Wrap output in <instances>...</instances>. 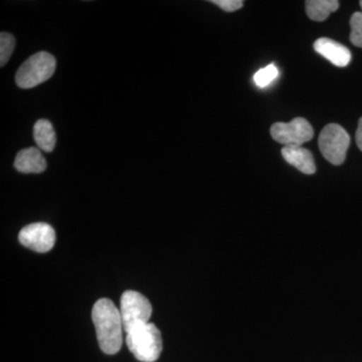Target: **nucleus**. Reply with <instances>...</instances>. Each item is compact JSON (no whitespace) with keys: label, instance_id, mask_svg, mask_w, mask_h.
Masks as SVG:
<instances>
[{"label":"nucleus","instance_id":"nucleus-1","mask_svg":"<svg viewBox=\"0 0 362 362\" xmlns=\"http://www.w3.org/2000/svg\"><path fill=\"white\" fill-rule=\"evenodd\" d=\"M93 322L100 349L106 354H116L123 344L124 325L120 310L107 298L98 300L93 307Z\"/></svg>","mask_w":362,"mask_h":362},{"label":"nucleus","instance_id":"nucleus-2","mask_svg":"<svg viewBox=\"0 0 362 362\" xmlns=\"http://www.w3.org/2000/svg\"><path fill=\"white\" fill-rule=\"evenodd\" d=\"M126 344L138 361H156L162 351L160 331L153 323L143 324L126 333Z\"/></svg>","mask_w":362,"mask_h":362},{"label":"nucleus","instance_id":"nucleus-3","mask_svg":"<svg viewBox=\"0 0 362 362\" xmlns=\"http://www.w3.org/2000/svg\"><path fill=\"white\" fill-rule=\"evenodd\" d=\"M57 61L49 52H40L33 54L18 69L16 75V85L21 89L37 87L54 75Z\"/></svg>","mask_w":362,"mask_h":362},{"label":"nucleus","instance_id":"nucleus-4","mask_svg":"<svg viewBox=\"0 0 362 362\" xmlns=\"http://www.w3.org/2000/svg\"><path fill=\"white\" fill-rule=\"evenodd\" d=\"M318 145L326 160L333 165H340L346 158L350 145L349 134L338 124H329L321 131Z\"/></svg>","mask_w":362,"mask_h":362},{"label":"nucleus","instance_id":"nucleus-5","mask_svg":"<svg viewBox=\"0 0 362 362\" xmlns=\"http://www.w3.org/2000/svg\"><path fill=\"white\" fill-rule=\"evenodd\" d=\"M120 313L124 331L128 333L138 326L149 323L152 314L151 303L141 293L128 290L121 297Z\"/></svg>","mask_w":362,"mask_h":362},{"label":"nucleus","instance_id":"nucleus-6","mask_svg":"<svg viewBox=\"0 0 362 362\" xmlns=\"http://www.w3.org/2000/svg\"><path fill=\"white\" fill-rule=\"evenodd\" d=\"M271 135L275 141L285 146H302L313 138L314 130L306 119L298 117L289 123L273 124Z\"/></svg>","mask_w":362,"mask_h":362},{"label":"nucleus","instance_id":"nucleus-7","mask_svg":"<svg viewBox=\"0 0 362 362\" xmlns=\"http://www.w3.org/2000/svg\"><path fill=\"white\" fill-rule=\"evenodd\" d=\"M18 240L21 245L33 251L47 252L54 246L56 232L49 223H30L21 230Z\"/></svg>","mask_w":362,"mask_h":362},{"label":"nucleus","instance_id":"nucleus-8","mask_svg":"<svg viewBox=\"0 0 362 362\" xmlns=\"http://www.w3.org/2000/svg\"><path fill=\"white\" fill-rule=\"evenodd\" d=\"M314 49L333 65L344 68L351 61V52L344 45L335 40L321 37L314 42Z\"/></svg>","mask_w":362,"mask_h":362},{"label":"nucleus","instance_id":"nucleus-9","mask_svg":"<svg viewBox=\"0 0 362 362\" xmlns=\"http://www.w3.org/2000/svg\"><path fill=\"white\" fill-rule=\"evenodd\" d=\"M14 168L21 173H42L47 169V161L40 149L30 147L18 152Z\"/></svg>","mask_w":362,"mask_h":362},{"label":"nucleus","instance_id":"nucleus-10","mask_svg":"<svg viewBox=\"0 0 362 362\" xmlns=\"http://www.w3.org/2000/svg\"><path fill=\"white\" fill-rule=\"evenodd\" d=\"M282 156L288 163L291 164L302 173L305 175L315 173V161L308 149L302 146H285L282 149Z\"/></svg>","mask_w":362,"mask_h":362},{"label":"nucleus","instance_id":"nucleus-11","mask_svg":"<svg viewBox=\"0 0 362 362\" xmlns=\"http://www.w3.org/2000/svg\"><path fill=\"white\" fill-rule=\"evenodd\" d=\"M33 137L40 149L52 152L56 147L57 136L54 126L49 120L40 119L33 127Z\"/></svg>","mask_w":362,"mask_h":362},{"label":"nucleus","instance_id":"nucleus-12","mask_svg":"<svg viewBox=\"0 0 362 362\" xmlns=\"http://www.w3.org/2000/svg\"><path fill=\"white\" fill-rule=\"evenodd\" d=\"M308 18L314 21L327 20L331 13H335L339 7L337 0H308L305 2Z\"/></svg>","mask_w":362,"mask_h":362},{"label":"nucleus","instance_id":"nucleus-13","mask_svg":"<svg viewBox=\"0 0 362 362\" xmlns=\"http://www.w3.org/2000/svg\"><path fill=\"white\" fill-rule=\"evenodd\" d=\"M16 47V39L7 33H0V66H4L8 62Z\"/></svg>","mask_w":362,"mask_h":362},{"label":"nucleus","instance_id":"nucleus-14","mask_svg":"<svg viewBox=\"0 0 362 362\" xmlns=\"http://www.w3.org/2000/svg\"><path fill=\"white\" fill-rule=\"evenodd\" d=\"M279 71L275 65H269L266 68L261 69L255 74L254 81L259 88H265L270 85L278 77Z\"/></svg>","mask_w":362,"mask_h":362},{"label":"nucleus","instance_id":"nucleus-15","mask_svg":"<svg viewBox=\"0 0 362 362\" xmlns=\"http://www.w3.org/2000/svg\"><path fill=\"white\" fill-rule=\"evenodd\" d=\"M350 42L356 47H362V13H354L350 18Z\"/></svg>","mask_w":362,"mask_h":362},{"label":"nucleus","instance_id":"nucleus-16","mask_svg":"<svg viewBox=\"0 0 362 362\" xmlns=\"http://www.w3.org/2000/svg\"><path fill=\"white\" fill-rule=\"evenodd\" d=\"M211 2L221 7L226 13H233V11H239L244 6V1H242V0H213Z\"/></svg>","mask_w":362,"mask_h":362},{"label":"nucleus","instance_id":"nucleus-17","mask_svg":"<svg viewBox=\"0 0 362 362\" xmlns=\"http://www.w3.org/2000/svg\"><path fill=\"white\" fill-rule=\"evenodd\" d=\"M356 139L357 146H358V148L362 151V118H361V120H359L358 122V127H357L356 130Z\"/></svg>","mask_w":362,"mask_h":362},{"label":"nucleus","instance_id":"nucleus-18","mask_svg":"<svg viewBox=\"0 0 362 362\" xmlns=\"http://www.w3.org/2000/svg\"><path fill=\"white\" fill-rule=\"evenodd\" d=\"M359 4H361V9H362V0L361 2H359ZM361 13H362V11H361Z\"/></svg>","mask_w":362,"mask_h":362}]
</instances>
